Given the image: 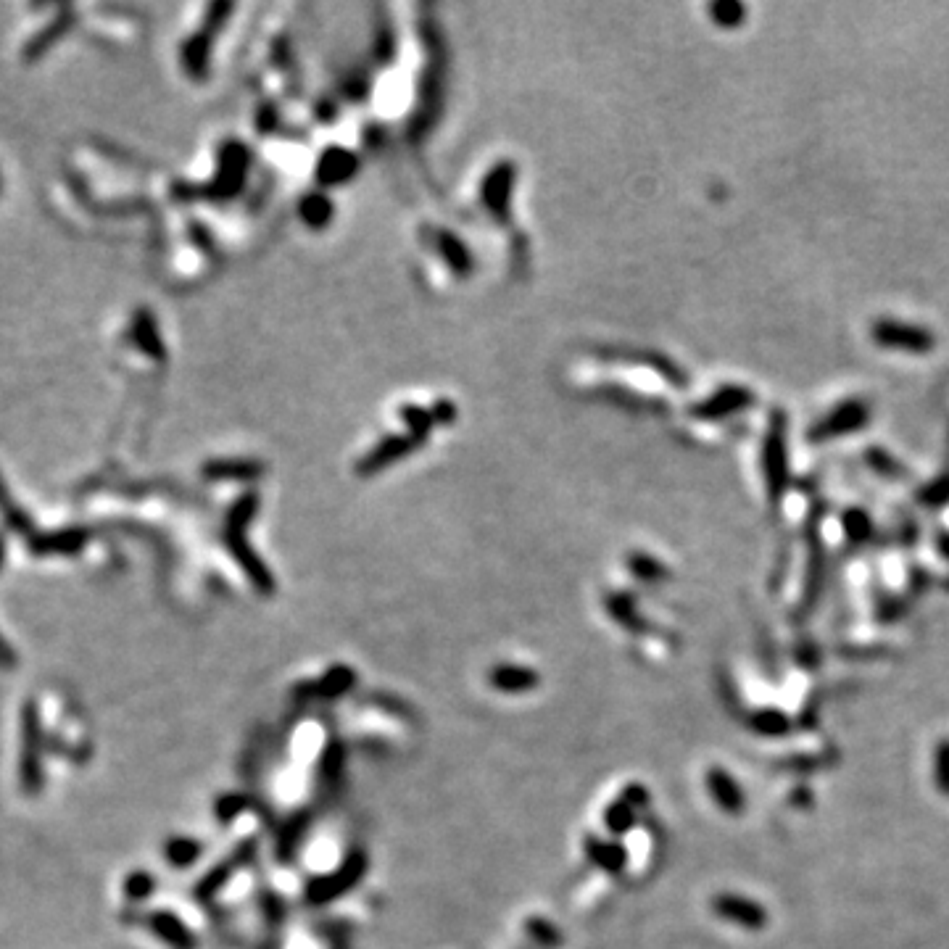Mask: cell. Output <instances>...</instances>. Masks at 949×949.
<instances>
[{
  "mask_svg": "<svg viewBox=\"0 0 949 949\" xmlns=\"http://www.w3.org/2000/svg\"><path fill=\"white\" fill-rule=\"evenodd\" d=\"M43 754H45V739H43V720L37 712L35 702L24 704L22 712V752H19V786L24 794L35 797L43 791Z\"/></svg>",
  "mask_w": 949,
  "mask_h": 949,
  "instance_id": "cell-1",
  "label": "cell"
},
{
  "mask_svg": "<svg viewBox=\"0 0 949 949\" xmlns=\"http://www.w3.org/2000/svg\"><path fill=\"white\" fill-rule=\"evenodd\" d=\"M87 538L90 533L82 528H66V530H53V533H43V536L32 538V554L37 557H72L77 551L85 549Z\"/></svg>",
  "mask_w": 949,
  "mask_h": 949,
  "instance_id": "cell-2",
  "label": "cell"
},
{
  "mask_svg": "<svg viewBox=\"0 0 949 949\" xmlns=\"http://www.w3.org/2000/svg\"><path fill=\"white\" fill-rule=\"evenodd\" d=\"M148 926H151L153 934L159 936L161 942H167L169 947H174V949H193V947H196L193 936L188 934V928L182 926V923L177 921L174 915L153 913L151 918H148Z\"/></svg>",
  "mask_w": 949,
  "mask_h": 949,
  "instance_id": "cell-3",
  "label": "cell"
},
{
  "mask_svg": "<svg viewBox=\"0 0 949 949\" xmlns=\"http://www.w3.org/2000/svg\"><path fill=\"white\" fill-rule=\"evenodd\" d=\"M718 905V913L725 915V918H731V921H739L749 928H757L765 923V910L760 905H754L749 899L741 897H723L715 902Z\"/></svg>",
  "mask_w": 949,
  "mask_h": 949,
  "instance_id": "cell-4",
  "label": "cell"
},
{
  "mask_svg": "<svg viewBox=\"0 0 949 949\" xmlns=\"http://www.w3.org/2000/svg\"><path fill=\"white\" fill-rule=\"evenodd\" d=\"M710 786H712L715 797H718V802L725 807V810H741V791L736 789V783L725 776L723 770H712Z\"/></svg>",
  "mask_w": 949,
  "mask_h": 949,
  "instance_id": "cell-5",
  "label": "cell"
},
{
  "mask_svg": "<svg viewBox=\"0 0 949 949\" xmlns=\"http://www.w3.org/2000/svg\"><path fill=\"white\" fill-rule=\"evenodd\" d=\"M198 852H201V847H198L196 841L172 839L167 844V849H164V857H167L174 868H188V865L198 857Z\"/></svg>",
  "mask_w": 949,
  "mask_h": 949,
  "instance_id": "cell-6",
  "label": "cell"
},
{
  "mask_svg": "<svg viewBox=\"0 0 949 949\" xmlns=\"http://www.w3.org/2000/svg\"><path fill=\"white\" fill-rule=\"evenodd\" d=\"M69 24H72V22H69V16H58L56 22L51 24V27L43 29L40 35H35V40L29 43V48H27V53H24V56H27V58H35V56H40V53L48 51V48H51V45H53V40H56V37L61 35V32H66V29H69Z\"/></svg>",
  "mask_w": 949,
  "mask_h": 949,
  "instance_id": "cell-7",
  "label": "cell"
},
{
  "mask_svg": "<svg viewBox=\"0 0 949 949\" xmlns=\"http://www.w3.org/2000/svg\"><path fill=\"white\" fill-rule=\"evenodd\" d=\"M124 894L132 899V902H140V899H148L153 894V878L148 873H132L127 881H124Z\"/></svg>",
  "mask_w": 949,
  "mask_h": 949,
  "instance_id": "cell-8",
  "label": "cell"
},
{
  "mask_svg": "<svg viewBox=\"0 0 949 949\" xmlns=\"http://www.w3.org/2000/svg\"><path fill=\"white\" fill-rule=\"evenodd\" d=\"M936 783L944 794H949V741H944L936 752Z\"/></svg>",
  "mask_w": 949,
  "mask_h": 949,
  "instance_id": "cell-9",
  "label": "cell"
},
{
  "mask_svg": "<svg viewBox=\"0 0 949 949\" xmlns=\"http://www.w3.org/2000/svg\"><path fill=\"white\" fill-rule=\"evenodd\" d=\"M16 665V654L11 649L6 638L0 636V667H14Z\"/></svg>",
  "mask_w": 949,
  "mask_h": 949,
  "instance_id": "cell-10",
  "label": "cell"
},
{
  "mask_svg": "<svg viewBox=\"0 0 949 949\" xmlns=\"http://www.w3.org/2000/svg\"><path fill=\"white\" fill-rule=\"evenodd\" d=\"M3 559H6V536L0 533V567H3Z\"/></svg>",
  "mask_w": 949,
  "mask_h": 949,
  "instance_id": "cell-11",
  "label": "cell"
}]
</instances>
